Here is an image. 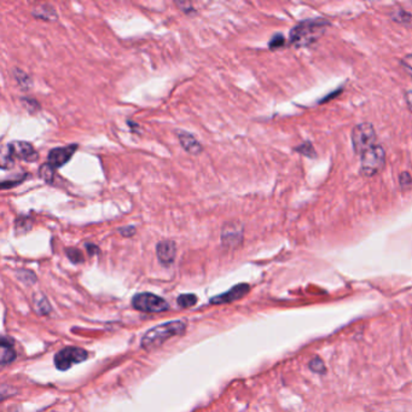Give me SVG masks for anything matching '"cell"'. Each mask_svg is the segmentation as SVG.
Here are the masks:
<instances>
[{
	"mask_svg": "<svg viewBox=\"0 0 412 412\" xmlns=\"http://www.w3.org/2000/svg\"><path fill=\"white\" fill-rule=\"evenodd\" d=\"M35 307H37V311L40 314H47L51 311L50 303L44 298H39L35 300Z\"/></svg>",
	"mask_w": 412,
	"mask_h": 412,
	"instance_id": "21",
	"label": "cell"
},
{
	"mask_svg": "<svg viewBox=\"0 0 412 412\" xmlns=\"http://www.w3.org/2000/svg\"><path fill=\"white\" fill-rule=\"evenodd\" d=\"M16 359V352L14 349V343L10 339L2 336L1 337V358H0V363L2 365L10 364L11 362Z\"/></svg>",
	"mask_w": 412,
	"mask_h": 412,
	"instance_id": "13",
	"label": "cell"
},
{
	"mask_svg": "<svg viewBox=\"0 0 412 412\" xmlns=\"http://www.w3.org/2000/svg\"><path fill=\"white\" fill-rule=\"evenodd\" d=\"M243 238V232L241 229H237L235 225H226L221 231V242L225 247H235L241 243Z\"/></svg>",
	"mask_w": 412,
	"mask_h": 412,
	"instance_id": "11",
	"label": "cell"
},
{
	"mask_svg": "<svg viewBox=\"0 0 412 412\" xmlns=\"http://www.w3.org/2000/svg\"><path fill=\"white\" fill-rule=\"evenodd\" d=\"M86 248L89 249V252H90V254H91V255L94 253H98V247L93 246V244H91V243L86 244Z\"/></svg>",
	"mask_w": 412,
	"mask_h": 412,
	"instance_id": "27",
	"label": "cell"
},
{
	"mask_svg": "<svg viewBox=\"0 0 412 412\" xmlns=\"http://www.w3.org/2000/svg\"><path fill=\"white\" fill-rule=\"evenodd\" d=\"M2 154L10 156L12 160L19 159L27 162H34L38 160V153L32 144L27 141H12L5 146Z\"/></svg>",
	"mask_w": 412,
	"mask_h": 412,
	"instance_id": "7",
	"label": "cell"
},
{
	"mask_svg": "<svg viewBox=\"0 0 412 412\" xmlns=\"http://www.w3.org/2000/svg\"><path fill=\"white\" fill-rule=\"evenodd\" d=\"M329 22L323 19L307 20L295 25L290 32V43L296 47L312 45L325 32Z\"/></svg>",
	"mask_w": 412,
	"mask_h": 412,
	"instance_id": "2",
	"label": "cell"
},
{
	"mask_svg": "<svg viewBox=\"0 0 412 412\" xmlns=\"http://www.w3.org/2000/svg\"><path fill=\"white\" fill-rule=\"evenodd\" d=\"M186 330V324L183 320H172L154 326L146 331L140 340L141 348L146 351H153L157 347L162 346L167 340L177 335L184 334Z\"/></svg>",
	"mask_w": 412,
	"mask_h": 412,
	"instance_id": "1",
	"label": "cell"
},
{
	"mask_svg": "<svg viewBox=\"0 0 412 412\" xmlns=\"http://www.w3.org/2000/svg\"><path fill=\"white\" fill-rule=\"evenodd\" d=\"M284 44H285L284 37H283L282 34H275V37L271 39V41H270L269 46H270V48H271V50H275V48L282 47Z\"/></svg>",
	"mask_w": 412,
	"mask_h": 412,
	"instance_id": "22",
	"label": "cell"
},
{
	"mask_svg": "<svg viewBox=\"0 0 412 412\" xmlns=\"http://www.w3.org/2000/svg\"><path fill=\"white\" fill-rule=\"evenodd\" d=\"M32 229V221L27 216H21L16 220L17 233H25Z\"/></svg>",
	"mask_w": 412,
	"mask_h": 412,
	"instance_id": "17",
	"label": "cell"
},
{
	"mask_svg": "<svg viewBox=\"0 0 412 412\" xmlns=\"http://www.w3.org/2000/svg\"><path fill=\"white\" fill-rule=\"evenodd\" d=\"M157 259L162 265L173 264L177 255V244L173 241H161L156 246Z\"/></svg>",
	"mask_w": 412,
	"mask_h": 412,
	"instance_id": "10",
	"label": "cell"
},
{
	"mask_svg": "<svg viewBox=\"0 0 412 412\" xmlns=\"http://www.w3.org/2000/svg\"><path fill=\"white\" fill-rule=\"evenodd\" d=\"M386 164V151L382 146L376 145L360 157V173L372 177L380 173Z\"/></svg>",
	"mask_w": 412,
	"mask_h": 412,
	"instance_id": "3",
	"label": "cell"
},
{
	"mask_svg": "<svg viewBox=\"0 0 412 412\" xmlns=\"http://www.w3.org/2000/svg\"><path fill=\"white\" fill-rule=\"evenodd\" d=\"M376 131L371 123H360L352 131V144L358 155H363L376 146Z\"/></svg>",
	"mask_w": 412,
	"mask_h": 412,
	"instance_id": "4",
	"label": "cell"
},
{
	"mask_svg": "<svg viewBox=\"0 0 412 412\" xmlns=\"http://www.w3.org/2000/svg\"><path fill=\"white\" fill-rule=\"evenodd\" d=\"M39 177L44 182L51 183L55 177V168L50 163H45L39 168Z\"/></svg>",
	"mask_w": 412,
	"mask_h": 412,
	"instance_id": "16",
	"label": "cell"
},
{
	"mask_svg": "<svg viewBox=\"0 0 412 412\" xmlns=\"http://www.w3.org/2000/svg\"><path fill=\"white\" fill-rule=\"evenodd\" d=\"M132 305L136 310L145 313H160L168 311L167 301L151 293H140L133 296Z\"/></svg>",
	"mask_w": 412,
	"mask_h": 412,
	"instance_id": "5",
	"label": "cell"
},
{
	"mask_svg": "<svg viewBox=\"0 0 412 412\" xmlns=\"http://www.w3.org/2000/svg\"><path fill=\"white\" fill-rule=\"evenodd\" d=\"M177 133L180 144H182V146L187 153L192 154V155H197V154L202 151V146H201L200 141L194 136L187 132H183V131H178Z\"/></svg>",
	"mask_w": 412,
	"mask_h": 412,
	"instance_id": "12",
	"label": "cell"
},
{
	"mask_svg": "<svg viewBox=\"0 0 412 412\" xmlns=\"http://www.w3.org/2000/svg\"><path fill=\"white\" fill-rule=\"evenodd\" d=\"M24 176L23 178H17V179H9V180H2L1 182V189L2 190H6V189H10V187H14L16 186V185L21 184V183L23 182V180L25 179Z\"/></svg>",
	"mask_w": 412,
	"mask_h": 412,
	"instance_id": "23",
	"label": "cell"
},
{
	"mask_svg": "<svg viewBox=\"0 0 412 412\" xmlns=\"http://www.w3.org/2000/svg\"><path fill=\"white\" fill-rule=\"evenodd\" d=\"M33 15L45 21H55L56 17H57L55 10H53L51 6H48V5L39 6L38 9H35V11L33 12Z\"/></svg>",
	"mask_w": 412,
	"mask_h": 412,
	"instance_id": "14",
	"label": "cell"
},
{
	"mask_svg": "<svg viewBox=\"0 0 412 412\" xmlns=\"http://www.w3.org/2000/svg\"><path fill=\"white\" fill-rule=\"evenodd\" d=\"M401 66L404 67V69H405L410 75H412V53L406 55L405 57L401 59Z\"/></svg>",
	"mask_w": 412,
	"mask_h": 412,
	"instance_id": "24",
	"label": "cell"
},
{
	"mask_svg": "<svg viewBox=\"0 0 412 412\" xmlns=\"http://www.w3.org/2000/svg\"><path fill=\"white\" fill-rule=\"evenodd\" d=\"M118 232L123 237H131L136 233V228L135 226H125V228L118 229Z\"/></svg>",
	"mask_w": 412,
	"mask_h": 412,
	"instance_id": "25",
	"label": "cell"
},
{
	"mask_svg": "<svg viewBox=\"0 0 412 412\" xmlns=\"http://www.w3.org/2000/svg\"><path fill=\"white\" fill-rule=\"evenodd\" d=\"M399 185L401 190H409L412 187V177L408 172H404L399 176Z\"/></svg>",
	"mask_w": 412,
	"mask_h": 412,
	"instance_id": "20",
	"label": "cell"
},
{
	"mask_svg": "<svg viewBox=\"0 0 412 412\" xmlns=\"http://www.w3.org/2000/svg\"><path fill=\"white\" fill-rule=\"evenodd\" d=\"M78 145L76 144H71L68 146H62V148H55L48 153L47 161L53 168H59L63 167L69 160L71 159L73 154L75 153Z\"/></svg>",
	"mask_w": 412,
	"mask_h": 412,
	"instance_id": "8",
	"label": "cell"
},
{
	"mask_svg": "<svg viewBox=\"0 0 412 412\" xmlns=\"http://www.w3.org/2000/svg\"><path fill=\"white\" fill-rule=\"evenodd\" d=\"M251 290L248 284L246 283H241V284H237L233 288H231L230 290H228L226 293H223L220 295H216L215 298H210V303H214V305H224V303H230L233 302V301L239 300V298H243L244 295H247Z\"/></svg>",
	"mask_w": 412,
	"mask_h": 412,
	"instance_id": "9",
	"label": "cell"
},
{
	"mask_svg": "<svg viewBox=\"0 0 412 412\" xmlns=\"http://www.w3.org/2000/svg\"><path fill=\"white\" fill-rule=\"evenodd\" d=\"M67 256L69 257L73 264H81L84 262V254L79 251V249L75 248H68L67 249Z\"/></svg>",
	"mask_w": 412,
	"mask_h": 412,
	"instance_id": "19",
	"label": "cell"
},
{
	"mask_svg": "<svg viewBox=\"0 0 412 412\" xmlns=\"http://www.w3.org/2000/svg\"><path fill=\"white\" fill-rule=\"evenodd\" d=\"M405 99H406V104H408L409 109H410L411 112H412V90H410V91H409L408 93H406Z\"/></svg>",
	"mask_w": 412,
	"mask_h": 412,
	"instance_id": "26",
	"label": "cell"
},
{
	"mask_svg": "<svg viewBox=\"0 0 412 412\" xmlns=\"http://www.w3.org/2000/svg\"><path fill=\"white\" fill-rule=\"evenodd\" d=\"M177 302L183 308L194 307L197 302V296L195 294H182L178 298Z\"/></svg>",
	"mask_w": 412,
	"mask_h": 412,
	"instance_id": "15",
	"label": "cell"
},
{
	"mask_svg": "<svg viewBox=\"0 0 412 412\" xmlns=\"http://www.w3.org/2000/svg\"><path fill=\"white\" fill-rule=\"evenodd\" d=\"M308 367L316 373H325L326 371V366L320 357H314L308 364Z\"/></svg>",
	"mask_w": 412,
	"mask_h": 412,
	"instance_id": "18",
	"label": "cell"
},
{
	"mask_svg": "<svg viewBox=\"0 0 412 412\" xmlns=\"http://www.w3.org/2000/svg\"><path fill=\"white\" fill-rule=\"evenodd\" d=\"M89 358V353L80 347H66L57 352L53 358L55 365L61 371L70 369L74 364H79Z\"/></svg>",
	"mask_w": 412,
	"mask_h": 412,
	"instance_id": "6",
	"label": "cell"
}]
</instances>
